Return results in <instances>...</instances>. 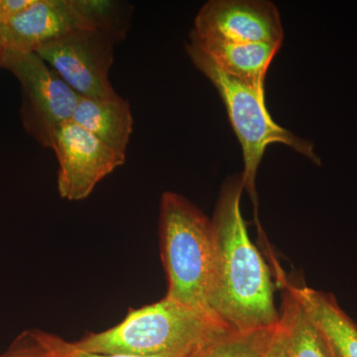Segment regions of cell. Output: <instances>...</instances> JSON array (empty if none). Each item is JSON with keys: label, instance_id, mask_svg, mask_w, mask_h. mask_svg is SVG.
Masks as SVG:
<instances>
[{"label": "cell", "instance_id": "1", "mask_svg": "<svg viewBox=\"0 0 357 357\" xmlns=\"http://www.w3.org/2000/svg\"><path fill=\"white\" fill-rule=\"evenodd\" d=\"M243 190V174L229 178L215 204L208 309L229 330L274 328L280 321L274 282L249 236L241 208Z\"/></svg>", "mask_w": 357, "mask_h": 357}, {"label": "cell", "instance_id": "2", "mask_svg": "<svg viewBox=\"0 0 357 357\" xmlns=\"http://www.w3.org/2000/svg\"><path fill=\"white\" fill-rule=\"evenodd\" d=\"M159 236L168 280L165 297L211 314L208 296L215 255L211 220L184 197L166 192L160 201Z\"/></svg>", "mask_w": 357, "mask_h": 357}, {"label": "cell", "instance_id": "3", "mask_svg": "<svg viewBox=\"0 0 357 357\" xmlns=\"http://www.w3.org/2000/svg\"><path fill=\"white\" fill-rule=\"evenodd\" d=\"M225 330L229 328L211 314L164 297L154 304L130 310L119 325L89 333L74 344L91 354L150 356L191 351Z\"/></svg>", "mask_w": 357, "mask_h": 357}, {"label": "cell", "instance_id": "4", "mask_svg": "<svg viewBox=\"0 0 357 357\" xmlns=\"http://www.w3.org/2000/svg\"><path fill=\"white\" fill-rule=\"evenodd\" d=\"M185 52L195 67L217 89L225 105L230 124L243 148L244 190L248 192L257 213L256 174L269 145H286L319 166L321 158L314 152V143L274 121L265 103V89L256 88L225 74L191 39L185 44Z\"/></svg>", "mask_w": 357, "mask_h": 357}, {"label": "cell", "instance_id": "5", "mask_svg": "<svg viewBox=\"0 0 357 357\" xmlns=\"http://www.w3.org/2000/svg\"><path fill=\"white\" fill-rule=\"evenodd\" d=\"M0 68L20 82V119L26 132L45 149H53L58 128L72 121L81 96L38 54L2 51Z\"/></svg>", "mask_w": 357, "mask_h": 357}, {"label": "cell", "instance_id": "6", "mask_svg": "<svg viewBox=\"0 0 357 357\" xmlns=\"http://www.w3.org/2000/svg\"><path fill=\"white\" fill-rule=\"evenodd\" d=\"M115 44L96 30H77L44 45L35 53L77 95L103 100L119 96L109 81Z\"/></svg>", "mask_w": 357, "mask_h": 357}, {"label": "cell", "instance_id": "7", "mask_svg": "<svg viewBox=\"0 0 357 357\" xmlns=\"http://www.w3.org/2000/svg\"><path fill=\"white\" fill-rule=\"evenodd\" d=\"M52 150L59 162V194L68 201L88 198L96 185L126 160L73 121L58 128Z\"/></svg>", "mask_w": 357, "mask_h": 357}, {"label": "cell", "instance_id": "8", "mask_svg": "<svg viewBox=\"0 0 357 357\" xmlns=\"http://www.w3.org/2000/svg\"><path fill=\"white\" fill-rule=\"evenodd\" d=\"M192 32L199 38L281 47L280 13L268 0H210L195 18Z\"/></svg>", "mask_w": 357, "mask_h": 357}, {"label": "cell", "instance_id": "9", "mask_svg": "<svg viewBox=\"0 0 357 357\" xmlns=\"http://www.w3.org/2000/svg\"><path fill=\"white\" fill-rule=\"evenodd\" d=\"M91 29L72 0H35L31 6L0 25V50L35 53L70 32Z\"/></svg>", "mask_w": 357, "mask_h": 357}, {"label": "cell", "instance_id": "10", "mask_svg": "<svg viewBox=\"0 0 357 357\" xmlns=\"http://www.w3.org/2000/svg\"><path fill=\"white\" fill-rule=\"evenodd\" d=\"M330 345L335 357H357V324L340 307L333 294L282 280Z\"/></svg>", "mask_w": 357, "mask_h": 357}, {"label": "cell", "instance_id": "11", "mask_svg": "<svg viewBox=\"0 0 357 357\" xmlns=\"http://www.w3.org/2000/svg\"><path fill=\"white\" fill-rule=\"evenodd\" d=\"M190 39L225 74L260 89H264L267 70L281 48L274 45L199 38L192 31Z\"/></svg>", "mask_w": 357, "mask_h": 357}, {"label": "cell", "instance_id": "12", "mask_svg": "<svg viewBox=\"0 0 357 357\" xmlns=\"http://www.w3.org/2000/svg\"><path fill=\"white\" fill-rule=\"evenodd\" d=\"M72 121L117 153L126 156L134 119L126 98L121 96L103 100L81 96Z\"/></svg>", "mask_w": 357, "mask_h": 357}, {"label": "cell", "instance_id": "13", "mask_svg": "<svg viewBox=\"0 0 357 357\" xmlns=\"http://www.w3.org/2000/svg\"><path fill=\"white\" fill-rule=\"evenodd\" d=\"M279 312L289 357H333L330 345L286 289Z\"/></svg>", "mask_w": 357, "mask_h": 357}, {"label": "cell", "instance_id": "14", "mask_svg": "<svg viewBox=\"0 0 357 357\" xmlns=\"http://www.w3.org/2000/svg\"><path fill=\"white\" fill-rule=\"evenodd\" d=\"M278 328L222 331L196 345L185 357H264Z\"/></svg>", "mask_w": 357, "mask_h": 357}, {"label": "cell", "instance_id": "15", "mask_svg": "<svg viewBox=\"0 0 357 357\" xmlns=\"http://www.w3.org/2000/svg\"><path fill=\"white\" fill-rule=\"evenodd\" d=\"M73 6L91 29L102 32L115 43L128 36L133 6L117 0H72Z\"/></svg>", "mask_w": 357, "mask_h": 357}, {"label": "cell", "instance_id": "16", "mask_svg": "<svg viewBox=\"0 0 357 357\" xmlns=\"http://www.w3.org/2000/svg\"><path fill=\"white\" fill-rule=\"evenodd\" d=\"M42 342L46 347L49 357H185L189 351L169 352V354H157V356H124V354H98L84 351L79 349L74 342H67L64 338L52 333L42 332Z\"/></svg>", "mask_w": 357, "mask_h": 357}, {"label": "cell", "instance_id": "17", "mask_svg": "<svg viewBox=\"0 0 357 357\" xmlns=\"http://www.w3.org/2000/svg\"><path fill=\"white\" fill-rule=\"evenodd\" d=\"M0 357H49L41 338V331H24Z\"/></svg>", "mask_w": 357, "mask_h": 357}, {"label": "cell", "instance_id": "18", "mask_svg": "<svg viewBox=\"0 0 357 357\" xmlns=\"http://www.w3.org/2000/svg\"><path fill=\"white\" fill-rule=\"evenodd\" d=\"M35 0H0V25L6 24L34 3Z\"/></svg>", "mask_w": 357, "mask_h": 357}, {"label": "cell", "instance_id": "19", "mask_svg": "<svg viewBox=\"0 0 357 357\" xmlns=\"http://www.w3.org/2000/svg\"><path fill=\"white\" fill-rule=\"evenodd\" d=\"M264 357H289L285 337L282 332L280 324H279L278 331L275 335L273 342L268 349Z\"/></svg>", "mask_w": 357, "mask_h": 357}, {"label": "cell", "instance_id": "20", "mask_svg": "<svg viewBox=\"0 0 357 357\" xmlns=\"http://www.w3.org/2000/svg\"><path fill=\"white\" fill-rule=\"evenodd\" d=\"M1 56H2V51L0 50V60H1Z\"/></svg>", "mask_w": 357, "mask_h": 357}, {"label": "cell", "instance_id": "21", "mask_svg": "<svg viewBox=\"0 0 357 357\" xmlns=\"http://www.w3.org/2000/svg\"><path fill=\"white\" fill-rule=\"evenodd\" d=\"M333 357H335V356H333Z\"/></svg>", "mask_w": 357, "mask_h": 357}]
</instances>
